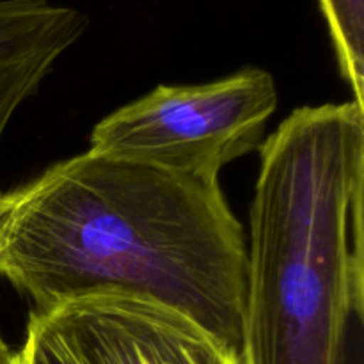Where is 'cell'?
<instances>
[{
	"label": "cell",
	"instance_id": "cell-5",
	"mask_svg": "<svg viewBox=\"0 0 364 364\" xmlns=\"http://www.w3.org/2000/svg\"><path fill=\"white\" fill-rule=\"evenodd\" d=\"M82 11L48 0H0V141L18 107L84 36Z\"/></svg>",
	"mask_w": 364,
	"mask_h": 364
},
{
	"label": "cell",
	"instance_id": "cell-1",
	"mask_svg": "<svg viewBox=\"0 0 364 364\" xmlns=\"http://www.w3.org/2000/svg\"><path fill=\"white\" fill-rule=\"evenodd\" d=\"M245 258L219 180L89 149L0 191V276L34 309L142 299L191 318L242 363Z\"/></svg>",
	"mask_w": 364,
	"mask_h": 364
},
{
	"label": "cell",
	"instance_id": "cell-2",
	"mask_svg": "<svg viewBox=\"0 0 364 364\" xmlns=\"http://www.w3.org/2000/svg\"><path fill=\"white\" fill-rule=\"evenodd\" d=\"M258 149L242 364H345L364 316V107H301Z\"/></svg>",
	"mask_w": 364,
	"mask_h": 364
},
{
	"label": "cell",
	"instance_id": "cell-3",
	"mask_svg": "<svg viewBox=\"0 0 364 364\" xmlns=\"http://www.w3.org/2000/svg\"><path fill=\"white\" fill-rule=\"evenodd\" d=\"M277 102L274 77L259 68L208 84L159 85L100 121L91 149L219 180L226 164L259 148Z\"/></svg>",
	"mask_w": 364,
	"mask_h": 364
},
{
	"label": "cell",
	"instance_id": "cell-4",
	"mask_svg": "<svg viewBox=\"0 0 364 364\" xmlns=\"http://www.w3.org/2000/svg\"><path fill=\"white\" fill-rule=\"evenodd\" d=\"M11 364H242L181 313L117 294L34 309Z\"/></svg>",
	"mask_w": 364,
	"mask_h": 364
},
{
	"label": "cell",
	"instance_id": "cell-6",
	"mask_svg": "<svg viewBox=\"0 0 364 364\" xmlns=\"http://www.w3.org/2000/svg\"><path fill=\"white\" fill-rule=\"evenodd\" d=\"M11 359H13V352L9 350L2 334H0V364H11Z\"/></svg>",
	"mask_w": 364,
	"mask_h": 364
}]
</instances>
